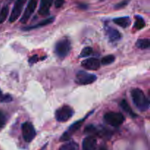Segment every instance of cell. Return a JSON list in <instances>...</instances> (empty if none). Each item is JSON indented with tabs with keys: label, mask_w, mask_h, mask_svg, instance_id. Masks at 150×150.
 <instances>
[{
	"label": "cell",
	"mask_w": 150,
	"mask_h": 150,
	"mask_svg": "<svg viewBox=\"0 0 150 150\" xmlns=\"http://www.w3.org/2000/svg\"><path fill=\"white\" fill-rule=\"evenodd\" d=\"M131 97L134 105L141 111H146L149 108V100L144 92L140 89H133L131 90Z\"/></svg>",
	"instance_id": "cell-1"
},
{
	"label": "cell",
	"mask_w": 150,
	"mask_h": 150,
	"mask_svg": "<svg viewBox=\"0 0 150 150\" xmlns=\"http://www.w3.org/2000/svg\"><path fill=\"white\" fill-rule=\"evenodd\" d=\"M71 50V42L68 38H62L56 43L55 53L59 58H64Z\"/></svg>",
	"instance_id": "cell-2"
},
{
	"label": "cell",
	"mask_w": 150,
	"mask_h": 150,
	"mask_svg": "<svg viewBox=\"0 0 150 150\" xmlns=\"http://www.w3.org/2000/svg\"><path fill=\"white\" fill-rule=\"evenodd\" d=\"M104 120L107 124L112 127H119L125 121V117L121 113L109 111L104 115Z\"/></svg>",
	"instance_id": "cell-3"
},
{
	"label": "cell",
	"mask_w": 150,
	"mask_h": 150,
	"mask_svg": "<svg viewBox=\"0 0 150 150\" xmlns=\"http://www.w3.org/2000/svg\"><path fill=\"white\" fill-rule=\"evenodd\" d=\"M73 114H74V111L71 107L69 105H63L56 111L55 117L58 122H64L72 118Z\"/></svg>",
	"instance_id": "cell-4"
},
{
	"label": "cell",
	"mask_w": 150,
	"mask_h": 150,
	"mask_svg": "<svg viewBox=\"0 0 150 150\" xmlns=\"http://www.w3.org/2000/svg\"><path fill=\"white\" fill-rule=\"evenodd\" d=\"M97 80V76L95 75L89 73L83 70L78 72L76 76L75 81L79 85H88L94 83Z\"/></svg>",
	"instance_id": "cell-5"
},
{
	"label": "cell",
	"mask_w": 150,
	"mask_h": 150,
	"mask_svg": "<svg viewBox=\"0 0 150 150\" xmlns=\"http://www.w3.org/2000/svg\"><path fill=\"white\" fill-rule=\"evenodd\" d=\"M22 136L26 142H31L36 136V131L32 123L29 122L23 123L21 125Z\"/></svg>",
	"instance_id": "cell-6"
},
{
	"label": "cell",
	"mask_w": 150,
	"mask_h": 150,
	"mask_svg": "<svg viewBox=\"0 0 150 150\" xmlns=\"http://www.w3.org/2000/svg\"><path fill=\"white\" fill-rule=\"evenodd\" d=\"M26 1L27 0H16V2H15L14 7L12 10L10 18H9V21L10 23H13L20 17L22 10H23V6H24Z\"/></svg>",
	"instance_id": "cell-7"
},
{
	"label": "cell",
	"mask_w": 150,
	"mask_h": 150,
	"mask_svg": "<svg viewBox=\"0 0 150 150\" xmlns=\"http://www.w3.org/2000/svg\"><path fill=\"white\" fill-rule=\"evenodd\" d=\"M86 117H84V118L82 119V120H79V121L76 122L74 124H73L72 125H70V127L67 129V131L64 132V134L61 136V138H60V141H61V142H65V141H68L69 139L71 138V136H73V133H76V132L77 131V130H79L81 127L82 125H83V122H84V120H86Z\"/></svg>",
	"instance_id": "cell-8"
},
{
	"label": "cell",
	"mask_w": 150,
	"mask_h": 150,
	"mask_svg": "<svg viewBox=\"0 0 150 150\" xmlns=\"http://www.w3.org/2000/svg\"><path fill=\"white\" fill-rule=\"evenodd\" d=\"M38 0H29L28 2L27 7H26V10H25L24 13H23V16H21L20 22L22 23H26L30 18L32 15L35 12V9H36L37 5H38Z\"/></svg>",
	"instance_id": "cell-9"
},
{
	"label": "cell",
	"mask_w": 150,
	"mask_h": 150,
	"mask_svg": "<svg viewBox=\"0 0 150 150\" xmlns=\"http://www.w3.org/2000/svg\"><path fill=\"white\" fill-rule=\"evenodd\" d=\"M81 66L86 70H97L100 67V62L96 58H89L83 60L81 62Z\"/></svg>",
	"instance_id": "cell-10"
},
{
	"label": "cell",
	"mask_w": 150,
	"mask_h": 150,
	"mask_svg": "<svg viewBox=\"0 0 150 150\" xmlns=\"http://www.w3.org/2000/svg\"><path fill=\"white\" fill-rule=\"evenodd\" d=\"M105 31L107 37H108V38L111 42H117V41L121 40V33L117 29H114V28L111 27V26H105Z\"/></svg>",
	"instance_id": "cell-11"
},
{
	"label": "cell",
	"mask_w": 150,
	"mask_h": 150,
	"mask_svg": "<svg viewBox=\"0 0 150 150\" xmlns=\"http://www.w3.org/2000/svg\"><path fill=\"white\" fill-rule=\"evenodd\" d=\"M83 150H95L97 148V140L93 136L85 138L82 143Z\"/></svg>",
	"instance_id": "cell-12"
},
{
	"label": "cell",
	"mask_w": 150,
	"mask_h": 150,
	"mask_svg": "<svg viewBox=\"0 0 150 150\" xmlns=\"http://www.w3.org/2000/svg\"><path fill=\"white\" fill-rule=\"evenodd\" d=\"M53 0H40V4L38 10L39 15L42 16H45L49 14V10L52 4Z\"/></svg>",
	"instance_id": "cell-13"
},
{
	"label": "cell",
	"mask_w": 150,
	"mask_h": 150,
	"mask_svg": "<svg viewBox=\"0 0 150 150\" xmlns=\"http://www.w3.org/2000/svg\"><path fill=\"white\" fill-rule=\"evenodd\" d=\"M54 21V17L48 18H46V19H45V20L39 22V23H38L37 24L33 25V26H26V27L23 28V30L28 31V30H32V29H38V28L42 27V26H47V25L50 24V23H52Z\"/></svg>",
	"instance_id": "cell-14"
},
{
	"label": "cell",
	"mask_w": 150,
	"mask_h": 150,
	"mask_svg": "<svg viewBox=\"0 0 150 150\" xmlns=\"http://www.w3.org/2000/svg\"><path fill=\"white\" fill-rule=\"evenodd\" d=\"M113 21H114V22L116 24L122 28L128 27L130 25V23H131V21H130V18L128 16L117 18H114Z\"/></svg>",
	"instance_id": "cell-15"
},
{
	"label": "cell",
	"mask_w": 150,
	"mask_h": 150,
	"mask_svg": "<svg viewBox=\"0 0 150 150\" xmlns=\"http://www.w3.org/2000/svg\"><path fill=\"white\" fill-rule=\"evenodd\" d=\"M136 45L140 49H147L150 46V40L148 38L139 39L136 41Z\"/></svg>",
	"instance_id": "cell-16"
},
{
	"label": "cell",
	"mask_w": 150,
	"mask_h": 150,
	"mask_svg": "<svg viewBox=\"0 0 150 150\" xmlns=\"http://www.w3.org/2000/svg\"><path fill=\"white\" fill-rule=\"evenodd\" d=\"M120 107H121V108H122L125 112H127V114H130V116L134 117H136V114L133 113V111H132L131 108H130V105H129L128 103H127L125 100H122L120 102Z\"/></svg>",
	"instance_id": "cell-17"
},
{
	"label": "cell",
	"mask_w": 150,
	"mask_h": 150,
	"mask_svg": "<svg viewBox=\"0 0 150 150\" xmlns=\"http://www.w3.org/2000/svg\"><path fill=\"white\" fill-rule=\"evenodd\" d=\"M59 150H79V146L77 143L74 142H70L63 144Z\"/></svg>",
	"instance_id": "cell-18"
},
{
	"label": "cell",
	"mask_w": 150,
	"mask_h": 150,
	"mask_svg": "<svg viewBox=\"0 0 150 150\" xmlns=\"http://www.w3.org/2000/svg\"><path fill=\"white\" fill-rule=\"evenodd\" d=\"M145 26H146V23H145L144 19L141 16H136V22H135L134 27L139 30V29H143Z\"/></svg>",
	"instance_id": "cell-19"
},
{
	"label": "cell",
	"mask_w": 150,
	"mask_h": 150,
	"mask_svg": "<svg viewBox=\"0 0 150 150\" xmlns=\"http://www.w3.org/2000/svg\"><path fill=\"white\" fill-rule=\"evenodd\" d=\"M9 13V7L8 6H4L0 11V24L2 23L4 21L7 19Z\"/></svg>",
	"instance_id": "cell-20"
},
{
	"label": "cell",
	"mask_w": 150,
	"mask_h": 150,
	"mask_svg": "<svg viewBox=\"0 0 150 150\" xmlns=\"http://www.w3.org/2000/svg\"><path fill=\"white\" fill-rule=\"evenodd\" d=\"M115 61V57L113 55H108L104 57L101 60V64L103 65H108V64H111Z\"/></svg>",
	"instance_id": "cell-21"
},
{
	"label": "cell",
	"mask_w": 150,
	"mask_h": 150,
	"mask_svg": "<svg viewBox=\"0 0 150 150\" xmlns=\"http://www.w3.org/2000/svg\"><path fill=\"white\" fill-rule=\"evenodd\" d=\"M92 48L91 47H85L81 53V57H87L92 54Z\"/></svg>",
	"instance_id": "cell-22"
},
{
	"label": "cell",
	"mask_w": 150,
	"mask_h": 150,
	"mask_svg": "<svg viewBox=\"0 0 150 150\" xmlns=\"http://www.w3.org/2000/svg\"><path fill=\"white\" fill-rule=\"evenodd\" d=\"M6 122H7V117L4 114V113L0 111V129L5 126Z\"/></svg>",
	"instance_id": "cell-23"
},
{
	"label": "cell",
	"mask_w": 150,
	"mask_h": 150,
	"mask_svg": "<svg viewBox=\"0 0 150 150\" xmlns=\"http://www.w3.org/2000/svg\"><path fill=\"white\" fill-rule=\"evenodd\" d=\"M12 100V98L8 95H4L0 90V101L4 103H9Z\"/></svg>",
	"instance_id": "cell-24"
},
{
	"label": "cell",
	"mask_w": 150,
	"mask_h": 150,
	"mask_svg": "<svg viewBox=\"0 0 150 150\" xmlns=\"http://www.w3.org/2000/svg\"><path fill=\"white\" fill-rule=\"evenodd\" d=\"M127 3H128V1H127V0H125V1H121V2H120V3H119V4H117V5L115 6V8L116 9L122 8V7H125V6L127 5Z\"/></svg>",
	"instance_id": "cell-25"
},
{
	"label": "cell",
	"mask_w": 150,
	"mask_h": 150,
	"mask_svg": "<svg viewBox=\"0 0 150 150\" xmlns=\"http://www.w3.org/2000/svg\"><path fill=\"white\" fill-rule=\"evenodd\" d=\"M38 60H39L38 56V55H35V56H33V57H32L30 59H29V64H35V62H37Z\"/></svg>",
	"instance_id": "cell-26"
},
{
	"label": "cell",
	"mask_w": 150,
	"mask_h": 150,
	"mask_svg": "<svg viewBox=\"0 0 150 150\" xmlns=\"http://www.w3.org/2000/svg\"><path fill=\"white\" fill-rule=\"evenodd\" d=\"M64 2V0H56L55 1V7L57 8H59L63 5Z\"/></svg>",
	"instance_id": "cell-27"
},
{
	"label": "cell",
	"mask_w": 150,
	"mask_h": 150,
	"mask_svg": "<svg viewBox=\"0 0 150 150\" xmlns=\"http://www.w3.org/2000/svg\"><path fill=\"white\" fill-rule=\"evenodd\" d=\"M99 150H107L106 149H105V147H101L100 148V149Z\"/></svg>",
	"instance_id": "cell-28"
}]
</instances>
